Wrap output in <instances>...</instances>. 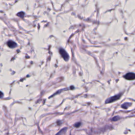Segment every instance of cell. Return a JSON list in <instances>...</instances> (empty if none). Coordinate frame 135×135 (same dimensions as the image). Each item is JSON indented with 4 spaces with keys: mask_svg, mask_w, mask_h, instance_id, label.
<instances>
[{
    "mask_svg": "<svg viewBox=\"0 0 135 135\" xmlns=\"http://www.w3.org/2000/svg\"><path fill=\"white\" fill-rule=\"evenodd\" d=\"M121 96H122V94H119L118 95H117L116 96H114L113 97H111L110 98H109V99H107L106 101V104H109V103H112V102H113L117 100H119Z\"/></svg>",
    "mask_w": 135,
    "mask_h": 135,
    "instance_id": "obj_1",
    "label": "cell"
},
{
    "mask_svg": "<svg viewBox=\"0 0 135 135\" xmlns=\"http://www.w3.org/2000/svg\"><path fill=\"white\" fill-rule=\"evenodd\" d=\"M59 52H60L62 57L64 59V60L65 61H68L69 60V56L68 53L65 50L62 49V48H60V50H59Z\"/></svg>",
    "mask_w": 135,
    "mask_h": 135,
    "instance_id": "obj_2",
    "label": "cell"
},
{
    "mask_svg": "<svg viewBox=\"0 0 135 135\" xmlns=\"http://www.w3.org/2000/svg\"><path fill=\"white\" fill-rule=\"evenodd\" d=\"M125 78L128 80H133L135 79V74L134 73H128L125 76Z\"/></svg>",
    "mask_w": 135,
    "mask_h": 135,
    "instance_id": "obj_3",
    "label": "cell"
},
{
    "mask_svg": "<svg viewBox=\"0 0 135 135\" xmlns=\"http://www.w3.org/2000/svg\"><path fill=\"white\" fill-rule=\"evenodd\" d=\"M7 45H8V46L10 48H14L17 46V43L12 40L9 41L8 42H7Z\"/></svg>",
    "mask_w": 135,
    "mask_h": 135,
    "instance_id": "obj_4",
    "label": "cell"
},
{
    "mask_svg": "<svg viewBox=\"0 0 135 135\" xmlns=\"http://www.w3.org/2000/svg\"><path fill=\"white\" fill-rule=\"evenodd\" d=\"M131 104H130V103L126 102V103H125V104H123V105H122V107L123 109H128V108L129 107L131 106Z\"/></svg>",
    "mask_w": 135,
    "mask_h": 135,
    "instance_id": "obj_5",
    "label": "cell"
},
{
    "mask_svg": "<svg viewBox=\"0 0 135 135\" xmlns=\"http://www.w3.org/2000/svg\"><path fill=\"white\" fill-rule=\"evenodd\" d=\"M120 119V117L119 116H116V117H114L113 118H112L111 120L113 121V122H116V121H118V120H119Z\"/></svg>",
    "mask_w": 135,
    "mask_h": 135,
    "instance_id": "obj_6",
    "label": "cell"
},
{
    "mask_svg": "<svg viewBox=\"0 0 135 135\" xmlns=\"http://www.w3.org/2000/svg\"><path fill=\"white\" fill-rule=\"evenodd\" d=\"M17 15L18 16V17H23L24 15V13L23 12H20L17 14Z\"/></svg>",
    "mask_w": 135,
    "mask_h": 135,
    "instance_id": "obj_7",
    "label": "cell"
},
{
    "mask_svg": "<svg viewBox=\"0 0 135 135\" xmlns=\"http://www.w3.org/2000/svg\"><path fill=\"white\" fill-rule=\"evenodd\" d=\"M67 128H63V129H62L60 132H58V133L57 134H65V131H66V130H67Z\"/></svg>",
    "mask_w": 135,
    "mask_h": 135,
    "instance_id": "obj_8",
    "label": "cell"
},
{
    "mask_svg": "<svg viewBox=\"0 0 135 135\" xmlns=\"http://www.w3.org/2000/svg\"><path fill=\"white\" fill-rule=\"evenodd\" d=\"M80 125H81V123L80 122H77V123H76L74 125V126H75V127L78 128V127H79L80 126Z\"/></svg>",
    "mask_w": 135,
    "mask_h": 135,
    "instance_id": "obj_9",
    "label": "cell"
},
{
    "mask_svg": "<svg viewBox=\"0 0 135 135\" xmlns=\"http://www.w3.org/2000/svg\"><path fill=\"white\" fill-rule=\"evenodd\" d=\"M3 96H4L3 93H2L1 91H0V98H2L3 97Z\"/></svg>",
    "mask_w": 135,
    "mask_h": 135,
    "instance_id": "obj_10",
    "label": "cell"
}]
</instances>
